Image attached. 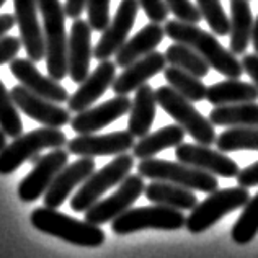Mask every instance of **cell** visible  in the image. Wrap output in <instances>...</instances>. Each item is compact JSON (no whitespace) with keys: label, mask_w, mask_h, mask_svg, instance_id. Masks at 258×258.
<instances>
[{"label":"cell","mask_w":258,"mask_h":258,"mask_svg":"<svg viewBox=\"0 0 258 258\" xmlns=\"http://www.w3.org/2000/svg\"><path fill=\"white\" fill-rule=\"evenodd\" d=\"M165 35L175 43L186 44L206 60L209 67L227 79H239L243 74L242 60L235 54L226 49L211 33L200 28L198 25L185 23L180 20H168L165 23Z\"/></svg>","instance_id":"obj_1"},{"label":"cell","mask_w":258,"mask_h":258,"mask_svg":"<svg viewBox=\"0 0 258 258\" xmlns=\"http://www.w3.org/2000/svg\"><path fill=\"white\" fill-rule=\"evenodd\" d=\"M31 226L39 232L57 237L77 247L95 248L103 245L106 235L100 226H95L87 221H79L64 213H59L52 208H38L30 216Z\"/></svg>","instance_id":"obj_2"},{"label":"cell","mask_w":258,"mask_h":258,"mask_svg":"<svg viewBox=\"0 0 258 258\" xmlns=\"http://www.w3.org/2000/svg\"><path fill=\"white\" fill-rule=\"evenodd\" d=\"M38 9L43 17L47 74L59 82L69 76V62H67L69 38L66 35V9L60 0H38Z\"/></svg>","instance_id":"obj_3"},{"label":"cell","mask_w":258,"mask_h":258,"mask_svg":"<svg viewBox=\"0 0 258 258\" xmlns=\"http://www.w3.org/2000/svg\"><path fill=\"white\" fill-rule=\"evenodd\" d=\"M157 105L164 110L168 116L175 119L176 124H180L191 138L203 146L216 144V131L214 124L209 118L196 110L193 101H189L183 95L172 88L170 85H162L155 90Z\"/></svg>","instance_id":"obj_4"},{"label":"cell","mask_w":258,"mask_h":258,"mask_svg":"<svg viewBox=\"0 0 258 258\" xmlns=\"http://www.w3.org/2000/svg\"><path fill=\"white\" fill-rule=\"evenodd\" d=\"M138 173L142 178H149L152 181H168L173 185L188 188L191 191L213 193L219 186V181L214 175L203 172L200 168L172 162L164 159H144L138 164Z\"/></svg>","instance_id":"obj_5"},{"label":"cell","mask_w":258,"mask_h":258,"mask_svg":"<svg viewBox=\"0 0 258 258\" xmlns=\"http://www.w3.org/2000/svg\"><path fill=\"white\" fill-rule=\"evenodd\" d=\"M134 155L131 154H119L110 164H106L98 172H93L88 178L80 185L77 193L72 196L71 208L76 213H85L90 209L95 203L100 201L108 189L121 185L127 175H131L134 167Z\"/></svg>","instance_id":"obj_6"},{"label":"cell","mask_w":258,"mask_h":258,"mask_svg":"<svg viewBox=\"0 0 258 258\" xmlns=\"http://www.w3.org/2000/svg\"><path fill=\"white\" fill-rule=\"evenodd\" d=\"M250 201L248 189L243 186L216 189L209 193L206 200L200 201L191 209V214L186 217V229L191 234H201L213 227L224 216L235 211V209L245 208Z\"/></svg>","instance_id":"obj_7"},{"label":"cell","mask_w":258,"mask_h":258,"mask_svg":"<svg viewBox=\"0 0 258 258\" xmlns=\"http://www.w3.org/2000/svg\"><path fill=\"white\" fill-rule=\"evenodd\" d=\"M62 146H67V138L59 127L44 126L22 134L0 151V175L13 173L43 149H59Z\"/></svg>","instance_id":"obj_8"},{"label":"cell","mask_w":258,"mask_h":258,"mask_svg":"<svg viewBox=\"0 0 258 258\" xmlns=\"http://www.w3.org/2000/svg\"><path fill=\"white\" fill-rule=\"evenodd\" d=\"M186 226V217L181 211L168 206H142L131 208L111 221V229L118 235H127L144 229L178 230Z\"/></svg>","instance_id":"obj_9"},{"label":"cell","mask_w":258,"mask_h":258,"mask_svg":"<svg viewBox=\"0 0 258 258\" xmlns=\"http://www.w3.org/2000/svg\"><path fill=\"white\" fill-rule=\"evenodd\" d=\"M144 191H146L144 178L139 173L127 175L111 196L97 201L90 209H87L85 221L95 224V226L111 222L118 216L126 213L127 209H131V206L138 201V198Z\"/></svg>","instance_id":"obj_10"},{"label":"cell","mask_w":258,"mask_h":258,"mask_svg":"<svg viewBox=\"0 0 258 258\" xmlns=\"http://www.w3.org/2000/svg\"><path fill=\"white\" fill-rule=\"evenodd\" d=\"M67 160H69V151H64L62 147L43 155L41 160L33 167V170L20 181L18 198L23 203H33L43 196L60 170L67 165Z\"/></svg>","instance_id":"obj_11"},{"label":"cell","mask_w":258,"mask_h":258,"mask_svg":"<svg viewBox=\"0 0 258 258\" xmlns=\"http://www.w3.org/2000/svg\"><path fill=\"white\" fill-rule=\"evenodd\" d=\"M175 157L181 164L191 165L214 176H222V178H237L240 173V167L237 165L235 160L226 155V152L214 151L211 146H203L198 142L196 144L183 142L178 147H175Z\"/></svg>","instance_id":"obj_12"},{"label":"cell","mask_w":258,"mask_h":258,"mask_svg":"<svg viewBox=\"0 0 258 258\" xmlns=\"http://www.w3.org/2000/svg\"><path fill=\"white\" fill-rule=\"evenodd\" d=\"M139 9V0H121L111 23L108 25V28L103 31L100 41L95 46V59L101 62V60H108L111 56H116V52L127 41L129 33H131L136 18H138Z\"/></svg>","instance_id":"obj_13"},{"label":"cell","mask_w":258,"mask_h":258,"mask_svg":"<svg viewBox=\"0 0 258 258\" xmlns=\"http://www.w3.org/2000/svg\"><path fill=\"white\" fill-rule=\"evenodd\" d=\"M134 136L129 131H114L108 134H79L67 141L69 154L80 157H103V155L126 154L134 147Z\"/></svg>","instance_id":"obj_14"},{"label":"cell","mask_w":258,"mask_h":258,"mask_svg":"<svg viewBox=\"0 0 258 258\" xmlns=\"http://www.w3.org/2000/svg\"><path fill=\"white\" fill-rule=\"evenodd\" d=\"M10 93L15 105L18 106V110L23 111L28 118L41 123L43 126L62 127L66 124H71L72 118L69 110L30 92L23 85H15L10 90Z\"/></svg>","instance_id":"obj_15"},{"label":"cell","mask_w":258,"mask_h":258,"mask_svg":"<svg viewBox=\"0 0 258 258\" xmlns=\"http://www.w3.org/2000/svg\"><path fill=\"white\" fill-rule=\"evenodd\" d=\"M17 26L20 30V39L28 59L39 62L46 57L44 33L38 20V0H13Z\"/></svg>","instance_id":"obj_16"},{"label":"cell","mask_w":258,"mask_h":258,"mask_svg":"<svg viewBox=\"0 0 258 258\" xmlns=\"http://www.w3.org/2000/svg\"><path fill=\"white\" fill-rule=\"evenodd\" d=\"M131 103L133 101L127 98V95H116L105 103L77 113V116L71 119V127L77 134H95L127 114Z\"/></svg>","instance_id":"obj_17"},{"label":"cell","mask_w":258,"mask_h":258,"mask_svg":"<svg viewBox=\"0 0 258 258\" xmlns=\"http://www.w3.org/2000/svg\"><path fill=\"white\" fill-rule=\"evenodd\" d=\"M116 64L108 60H101L92 74L82 84H79V88L72 93V97L67 101V110L71 113H82L97 101L108 88L113 87L114 79H116Z\"/></svg>","instance_id":"obj_18"},{"label":"cell","mask_w":258,"mask_h":258,"mask_svg":"<svg viewBox=\"0 0 258 258\" xmlns=\"http://www.w3.org/2000/svg\"><path fill=\"white\" fill-rule=\"evenodd\" d=\"M10 72L20 85L54 103H66L71 98L66 88L52 77L43 76L31 59H13L10 62Z\"/></svg>","instance_id":"obj_19"},{"label":"cell","mask_w":258,"mask_h":258,"mask_svg":"<svg viewBox=\"0 0 258 258\" xmlns=\"http://www.w3.org/2000/svg\"><path fill=\"white\" fill-rule=\"evenodd\" d=\"M92 26L85 20H74L69 35V77L72 82L82 84L90 74V60L93 57L92 49Z\"/></svg>","instance_id":"obj_20"},{"label":"cell","mask_w":258,"mask_h":258,"mask_svg":"<svg viewBox=\"0 0 258 258\" xmlns=\"http://www.w3.org/2000/svg\"><path fill=\"white\" fill-rule=\"evenodd\" d=\"M95 172L93 157H80L79 160L66 165L44 193V206L57 209L62 206L71 193Z\"/></svg>","instance_id":"obj_21"},{"label":"cell","mask_w":258,"mask_h":258,"mask_svg":"<svg viewBox=\"0 0 258 258\" xmlns=\"http://www.w3.org/2000/svg\"><path fill=\"white\" fill-rule=\"evenodd\" d=\"M167 66L165 54L159 51H154L147 56L138 59L131 66H127L126 69L114 79L113 82V92L116 95H127L131 92H136L139 87L147 84V80H151L157 74L164 72Z\"/></svg>","instance_id":"obj_22"},{"label":"cell","mask_w":258,"mask_h":258,"mask_svg":"<svg viewBox=\"0 0 258 258\" xmlns=\"http://www.w3.org/2000/svg\"><path fill=\"white\" fill-rule=\"evenodd\" d=\"M165 28L160 23H149L144 28H141L133 38H129L123 44V47L116 52V60L114 64L118 67L126 69L138 59L154 52L157 46L162 44L165 38Z\"/></svg>","instance_id":"obj_23"},{"label":"cell","mask_w":258,"mask_h":258,"mask_svg":"<svg viewBox=\"0 0 258 258\" xmlns=\"http://www.w3.org/2000/svg\"><path fill=\"white\" fill-rule=\"evenodd\" d=\"M155 113H157V98H155V90L144 84L139 87L134 93V100L129 110V119H127V131L134 138H144L149 134L154 124Z\"/></svg>","instance_id":"obj_24"},{"label":"cell","mask_w":258,"mask_h":258,"mask_svg":"<svg viewBox=\"0 0 258 258\" xmlns=\"http://www.w3.org/2000/svg\"><path fill=\"white\" fill-rule=\"evenodd\" d=\"M230 46L235 56H245L253 36V13L248 0H230Z\"/></svg>","instance_id":"obj_25"},{"label":"cell","mask_w":258,"mask_h":258,"mask_svg":"<svg viewBox=\"0 0 258 258\" xmlns=\"http://www.w3.org/2000/svg\"><path fill=\"white\" fill-rule=\"evenodd\" d=\"M206 100L214 106L252 103L258 100V87L253 82H243L240 79L221 80L208 87Z\"/></svg>","instance_id":"obj_26"},{"label":"cell","mask_w":258,"mask_h":258,"mask_svg":"<svg viewBox=\"0 0 258 258\" xmlns=\"http://www.w3.org/2000/svg\"><path fill=\"white\" fill-rule=\"evenodd\" d=\"M186 131L180 124H168L141 138L133 147V155L136 159H152L154 155L170 147H178L185 142Z\"/></svg>","instance_id":"obj_27"},{"label":"cell","mask_w":258,"mask_h":258,"mask_svg":"<svg viewBox=\"0 0 258 258\" xmlns=\"http://www.w3.org/2000/svg\"><path fill=\"white\" fill-rule=\"evenodd\" d=\"M146 198L154 205L168 206L178 211H191L198 205L196 195L188 188H183L168 181H152L146 186Z\"/></svg>","instance_id":"obj_28"},{"label":"cell","mask_w":258,"mask_h":258,"mask_svg":"<svg viewBox=\"0 0 258 258\" xmlns=\"http://www.w3.org/2000/svg\"><path fill=\"white\" fill-rule=\"evenodd\" d=\"M209 121L214 126L258 127V103H239L227 106H214L209 113Z\"/></svg>","instance_id":"obj_29"},{"label":"cell","mask_w":258,"mask_h":258,"mask_svg":"<svg viewBox=\"0 0 258 258\" xmlns=\"http://www.w3.org/2000/svg\"><path fill=\"white\" fill-rule=\"evenodd\" d=\"M164 77L172 88H175L180 95H183L185 98H188L193 103L206 100L208 87L203 84V80L200 77L193 76L178 67L168 66L164 71Z\"/></svg>","instance_id":"obj_30"},{"label":"cell","mask_w":258,"mask_h":258,"mask_svg":"<svg viewBox=\"0 0 258 258\" xmlns=\"http://www.w3.org/2000/svg\"><path fill=\"white\" fill-rule=\"evenodd\" d=\"M165 59L167 64H170L173 67H178L189 74H193L196 77H206L209 74V64L196 51H193L191 47L186 44L173 43L165 49Z\"/></svg>","instance_id":"obj_31"},{"label":"cell","mask_w":258,"mask_h":258,"mask_svg":"<svg viewBox=\"0 0 258 258\" xmlns=\"http://www.w3.org/2000/svg\"><path fill=\"white\" fill-rule=\"evenodd\" d=\"M217 151L237 152V151H258V127L237 126L222 131L216 139Z\"/></svg>","instance_id":"obj_32"},{"label":"cell","mask_w":258,"mask_h":258,"mask_svg":"<svg viewBox=\"0 0 258 258\" xmlns=\"http://www.w3.org/2000/svg\"><path fill=\"white\" fill-rule=\"evenodd\" d=\"M258 234V193L250 198L240 217L230 230V237L239 245H247Z\"/></svg>","instance_id":"obj_33"},{"label":"cell","mask_w":258,"mask_h":258,"mask_svg":"<svg viewBox=\"0 0 258 258\" xmlns=\"http://www.w3.org/2000/svg\"><path fill=\"white\" fill-rule=\"evenodd\" d=\"M0 129L7 134V138L17 139L23 133V123L20 119L18 106L12 98V93L0 80Z\"/></svg>","instance_id":"obj_34"},{"label":"cell","mask_w":258,"mask_h":258,"mask_svg":"<svg viewBox=\"0 0 258 258\" xmlns=\"http://www.w3.org/2000/svg\"><path fill=\"white\" fill-rule=\"evenodd\" d=\"M203 18L206 20L209 28L217 36H226L230 33V20L224 12L221 0H196Z\"/></svg>","instance_id":"obj_35"},{"label":"cell","mask_w":258,"mask_h":258,"mask_svg":"<svg viewBox=\"0 0 258 258\" xmlns=\"http://www.w3.org/2000/svg\"><path fill=\"white\" fill-rule=\"evenodd\" d=\"M110 5L111 0H87L88 25L92 26L93 31L103 33L108 28V25L111 23Z\"/></svg>","instance_id":"obj_36"},{"label":"cell","mask_w":258,"mask_h":258,"mask_svg":"<svg viewBox=\"0 0 258 258\" xmlns=\"http://www.w3.org/2000/svg\"><path fill=\"white\" fill-rule=\"evenodd\" d=\"M165 4L170 13H173L176 20H180V22L193 25H198L201 22V12L191 0H165Z\"/></svg>","instance_id":"obj_37"},{"label":"cell","mask_w":258,"mask_h":258,"mask_svg":"<svg viewBox=\"0 0 258 258\" xmlns=\"http://www.w3.org/2000/svg\"><path fill=\"white\" fill-rule=\"evenodd\" d=\"M139 7L152 23H164L168 18V7L165 0H139Z\"/></svg>","instance_id":"obj_38"},{"label":"cell","mask_w":258,"mask_h":258,"mask_svg":"<svg viewBox=\"0 0 258 258\" xmlns=\"http://www.w3.org/2000/svg\"><path fill=\"white\" fill-rule=\"evenodd\" d=\"M23 46L22 39L17 36H2L0 38V66L12 62Z\"/></svg>","instance_id":"obj_39"},{"label":"cell","mask_w":258,"mask_h":258,"mask_svg":"<svg viewBox=\"0 0 258 258\" xmlns=\"http://www.w3.org/2000/svg\"><path fill=\"white\" fill-rule=\"evenodd\" d=\"M237 183H239V186H243L247 189L252 186H258V162L242 168L239 176H237Z\"/></svg>","instance_id":"obj_40"},{"label":"cell","mask_w":258,"mask_h":258,"mask_svg":"<svg viewBox=\"0 0 258 258\" xmlns=\"http://www.w3.org/2000/svg\"><path fill=\"white\" fill-rule=\"evenodd\" d=\"M243 72L252 79V82L258 87V54H245L242 59Z\"/></svg>","instance_id":"obj_41"},{"label":"cell","mask_w":258,"mask_h":258,"mask_svg":"<svg viewBox=\"0 0 258 258\" xmlns=\"http://www.w3.org/2000/svg\"><path fill=\"white\" fill-rule=\"evenodd\" d=\"M66 15L69 18L77 20L82 15V12L87 9V0H66Z\"/></svg>","instance_id":"obj_42"},{"label":"cell","mask_w":258,"mask_h":258,"mask_svg":"<svg viewBox=\"0 0 258 258\" xmlns=\"http://www.w3.org/2000/svg\"><path fill=\"white\" fill-rule=\"evenodd\" d=\"M13 25H17V20L10 13H2L0 15V38L7 35V31L13 28Z\"/></svg>","instance_id":"obj_43"},{"label":"cell","mask_w":258,"mask_h":258,"mask_svg":"<svg viewBox=\"0 0 258 258\" xmlns=\"http://www.w3.org/2000/svg\"><path fill=\"white\" fill-rule=\"evenodd\" d=\"M252 44H253V49L258 54V17L255 20V25H253V36H252Z\"/></svg>","instance_id":"obj_44"},{"label":"cell","mask_w":258,"mask_h":258,"mask_svg":"<svg viewBox=\"0 0 258 258\" xmlns=\"http://www.w3.org/2000/svg\"><path fill=\"white\" fill-rule=\"evenodd\" d=\"M7 147V134L0 129V151H4Z\"/></svg>","instance_id":"obj_45"},{"label":"cell","mask_w":258,"mask_h":258,"mask_svg":"<svg viewBox=\"0 0 258 258\" xmlns=\"http://www.w3.org/2000/svg\"><path fill=\"white\" fill-rule=\"evenodd\" d=\"M5 2H7V0H0V7H2V5H4Z\"/></svg>","instance_id":"obj_46"}]
</instances>
